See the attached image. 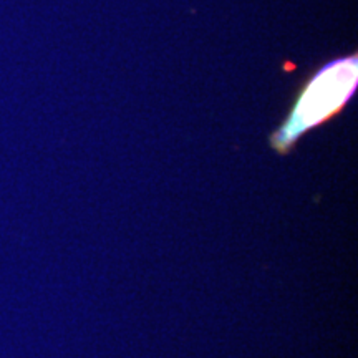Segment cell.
Here are the masks:
<instances>
[{
    "label": "cell",
    "instance_id": "6da1fadb",
    "mask_svg": "<svg viewBox=\"0 0 358 358\" xmlns=\"http://www.w3.org/2000/svg\"><path fill=\"white\" fill-rule=\"evenodd\" d=\"M358 57L335 58L303 85L284 123L271 136L277 153L287 155L303 134L337 116L357 92Z\"/></svg>",
    "mask_w": 358,
    "mask_h": 358
}]
</instances>
